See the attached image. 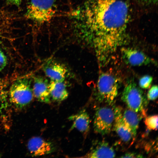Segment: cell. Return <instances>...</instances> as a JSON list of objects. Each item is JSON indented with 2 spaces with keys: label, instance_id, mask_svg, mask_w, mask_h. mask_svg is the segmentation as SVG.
I'll return each mask as SVG.
<instances>
[{
  "label": "cell",
  "instance_id": "obj_1",
  "mask_svg": "<svg viewBox=\"0 0 158 158\" xmlns=\"http://www.w3.org/2000/svg\"><path fill=\"white\" fill-rule=\"evenodd\" d=\"M70 15L73 32L91 45L101 66L127 42L129 8L124 0H84Z\"/></svg>",
  "mask_w": 158,
  "mask_h": 158
},
{
  "label": "cell",
  "instance_id": "obj_2",
  "mask_svg": "<svg viewBox=\"0 0 158 158\" xmlns=\"http://www.w3.org/2000/svg\"><path fill=\"white\" fill-rule=\"evenodd\" d=\"M56 0H30L25 17L40 25L48 23L53 19L56 11Z\"/></svg>",
  "mask_w": 158,
  "mask_h": 158
},
{
  "label": "cell",
  "instance_id": "obj_3",
  "mask_svg": "<svg viewBox=\"0 0 158 158\" xmlns=\"http://www.w3.org/2000/svg\"><path fill=\"white\" fill-rule=\"evenodd\" d=\"M118 81L116 77L108 72L99 74L94 92L98 102L110 105L114 102L118 93Z\"/></svg>",
  "mask_w": 158,
  "mask_h": 158
},
{
  "label": "cell",
  "instance_id": "obj_4",
  "mask_svg": "<svg viewBox=\"0 0 158 158\" xmlns=\"http://www.w3.org/2000/svg\"><path fill=\"white\" fill-rule=\"evenodd\" d=\"M32 81L23 78L15 80L8 90L9 102L16 108L21 109L29 104L34 97Z\"/></svg>",
  "mask_w": 158,
  "mask_h": 158
},
{
  "label": "cell",
  "instance_id": "obj_5",
  "mask_svg": "<svg viewBox=\"0 0 158 158\" xmlns=\"http://www.w3.org/2000/svg\"><path fill=\"white\" fill-rule=\"evenodd\" d=\"M121 99L128 108L144 116L147 103L146 97L141 88L133 80L128 81L123 90Z\"/></svg>",
  "mask_w": 158,
  "mask_h": 158
},
{
  "label": "cell",
  "instance_id": "obj_6",
  "mask_svg": "<svg viewBox=\"0 0 158 158\" xmlns=\"http://www.w3.org/2000/svg\"><path fill=\"white\" fill-rule=\"evenodd\" d=\"M114 118V107L104 106L97 108L93 121L95 131L102 135L109 133L113 127Z\"/></svg>",
  "mask_w": 158,
  "mask_h": 158
},
{
  "label": "cell",
  "instance_id": "obj_7",
  "mask_svg": "<svg viewBox=\"0 0 158 158\" xmlns=\"http://www.w3.org/2000/svg\"><path fill=\"white\" fill-rule=\"evenodd\" d=\"M121 51L123 61L131 66H138L156 64L155 61L139 50L122 47L121 49Z\"/></svg>",
  "mask_w": 158,
  "mask_h": 158
},
{
  "label": "cell",
  "instance_id": "obj_8",
  "mask_svg": "<svg viewBox=\"0 0 158 158\" xmlns=\"http://www.w3.org/2000/svg\"><path fill=\"white\" fill-rule=\"evenodd\" d=\"M42 69L48 78L55 81L65 80L69 74L68 69L64 64L53 60L46 62Z\"/></svg>",
  "mask_w": 158,
  "mask_h": 158
},
{
  "label": "cell",
  "instance_id": "obj_9",
  "mask_svg": "<svg viewBox=\"0 0 158 158\" xmlns=\"http://www.w3.org/2000/svg\"><path fill=\"white\" fill-rule=\"evenodd\" d=\"M27 146L30 154L34 156L48 154L53 152L55 149L52 142L38 137L31 138L28 142Z\"/></svg>",
  "mask_w": 158,
  "mask_h": 158
},
{
  "label": "cell",
  "instance_id": "obj_10",
  "mask_svg": "<svg viewBox=\"0 0 158 158\" xmlns=\"http://www.w3.org/2000/svg\"><path fill=\"white\" fill-rule=\"evenodd\" d=\"M49 83L47 79L40 76H35L32 84L34 96L39 101L49 103L51 102Z\"/></svg>",
  "mask_w": 158,
  "mask_h": 158
},
{
  "label": "cell",
  "instance_id": "obj_11",
  "mask_svg": "<svg viewBox=\"0 0 158 158\" xmlns=\"http://www.w3.org/2000/svg\"><path fill=\"white\" fill-rule=\"evenodd\" d=\"M114 120L113 127L120 138L125 142H129L134 138L126 128L122 118V109L119 107H114Z\"/></svg>",
  "mask_w": 158,
  "mask_h": 158
},
{
  "label": "cell",
  "instance_id": "obj_12",
  "mask_svg": "<svg viewBox=\"0 0 158 158\" xmlns=\"http://www.w3.org/2000/svg\"><path fill=\"white\" fill-rule=\"evenodd\" d=\"M115 152L113 148L105 141H96L85 156L87 158H113Z\"/></svg>",
  "mask_w": 158,
  "mask_h": 158
},
{
  "label": "cell",
  "instance_id": "obj_13",
  "mask_svg": "<svg viewBox=\"0 0 158 158\" xmlns=\"http://www.w3.org/2000/svg\"><path fill=\"white\" fill-rule=\"evenodd\" d=\"M68 119L73 122L71 130L75 128L84 134L87 135L89 130L90 120L88 114L85 109L70 116Z\"/></svg>",
  "mask_w": 158,
  "mask_h": 158
},
{
  "label": "cell",
  "instance_id": "obj_14",
  "mask_svg": "<svg viewBox=\"0 0 158 158\" xmlns=\"http://www.w3.org/2000/svg\"><path fill=\"white\" fill-rule=\"evenodd\" d=\"M64 81L51 80L49 82V89L51 99L60 102L67 98L68 93L67 89V85Z\"/></svg>",
  "mask_w": 158,
  "mask_h": 158
},
{
  "label": "cell",
  "instance_id": "obj_15",
  "mask_svg": "<svg viewBox=\"0 0 158 158\" xmlns=\"http://www.w3.org/2000/svg\"><path fill=\"white\" fill-rule=\"evenodd\" d=\"M141 116L139 114L129 108L122 112V118L125 125L134 138L137 134Z\"/></svg>",
  "mask_w": 158,
  "mask_h": 158
},
{
  "label": "cell",
  "instance_id": "obj_16",
  "mask_svg": "<svg viewBox=\"0 0 158 158\" xmlns=\"http://www.w3.org/2000/svg\"><path fill=\"white\" fill-rule=\"evenodd\" d=\"M8 85L4 79L0 78V113L6 110L9 104Z\"/></svg>",
  "mask_w": 158,
  "mask_h": 158
},
{
  "label": "cell",
  "instance_id": "obj_17",
  "mask_svg": "<svg viewBox=\"0 0 158 158\" xmlns=\"http://www.w3.org/2000/svg\"><path fill=\"white\" fill-rule=\"evenodd\" d=\"M145 124L149 130H157L158 128V116L155 115L147 117Z\"/></svg>",
  "mask_w": 158,
  "mask_h": 158
},
{
  "label": "cell",
  "instance_id": "obj_18",
  "mask_svg": "<svg viewBox=\"0 0 158 158\" xmlns=\"http://www.w3.org/2000/svg\"><path fill=\"white\" fill-rule=\"evenodd\" d=\"M153 80L152 77L149 75L142 76L139 81V87L141 88L147 89L150 86Z\"/></svg>",
  "mask_w": 158,
  "mask_h": 158
},
{
  "label": "cell",
  "instance_id": "obj_19",
  "mask_svg": "<svg viewBox=\"0 0 158 158\" xmlns=\"http://www.w3.org/2000/svg\"><path fill=\"white\" fill-rule=\"evenodd\" d=\"M158 89L157 85H154L150 88L147 95V97L148 100H154L157 98Z\"/></svg>",
  "mask_w": 158,
  "mask_h": 158
},
{
  "label": "cell",
  "instance_id": "obj_20",
  "mask_svg": "<svg viewBox=\"0 0 158 158\" xmlns=\"http://www.w3.org/2000/svg\"><path fill=\"white\" fill-rule=\"evenodd\" d=\"M7 58L5 54L0 50V71H2L7 64Z\"/></svg>",
  "mask_w": 158,
  "mask_h": 158
},
{
  "label": "cell",
  "instance_id": "obj_21",
  "mask_svg": "<svg viewBox=\"0 0 158 158\" xmlns=\"http://www.w3.org/2000/svg\"><path fill=\"white\" fill-rule=\"evenodd\" d=\"M121 157L123 158H142L144 157L142 155L135 152H128L122 155Z\"/></svg>",
  "mask_w": 158,
  "mask_h": 158
},
{
  "label": "cell",
  "instance_id": "obj_22",
  "mask_svg": "<svg viewBox=\"0 0 158 158\" xmlns=\"http://www.w3.org/2000/svg\"><path fill=\"white\" fill-rule=\"evenodd\" d=\"M22 0H6V3L10 5L19 7L20 5Z\"/></svg>",
  "mask_w": 158,
  "mask_h": 158
},
{
  "label": "cell",
  "instance_id": "obj_23",
  "mask_svg": "<svg viewBox=\"0 0 158 158\" xmlns=\"http://www.w3.org/2000/svg\"><path fill=\"white\" fill-rule=\"evenodd\" d=\"M3 25L0 20V37H4V35L6 33Z\"/></svg>",
  "mask_w": 158,
  "mask_h": 158
},
{
  "label": "cell",
  "instance_id": "obj_24",
  "mask_svg": "<svg viewBox=\"0 0 158 158\" xmlns=\"http://www.w3.org/2000/svg\"></svg>",
  "mask_w": 158,
  "mask_h": 158
}]
</instances>
